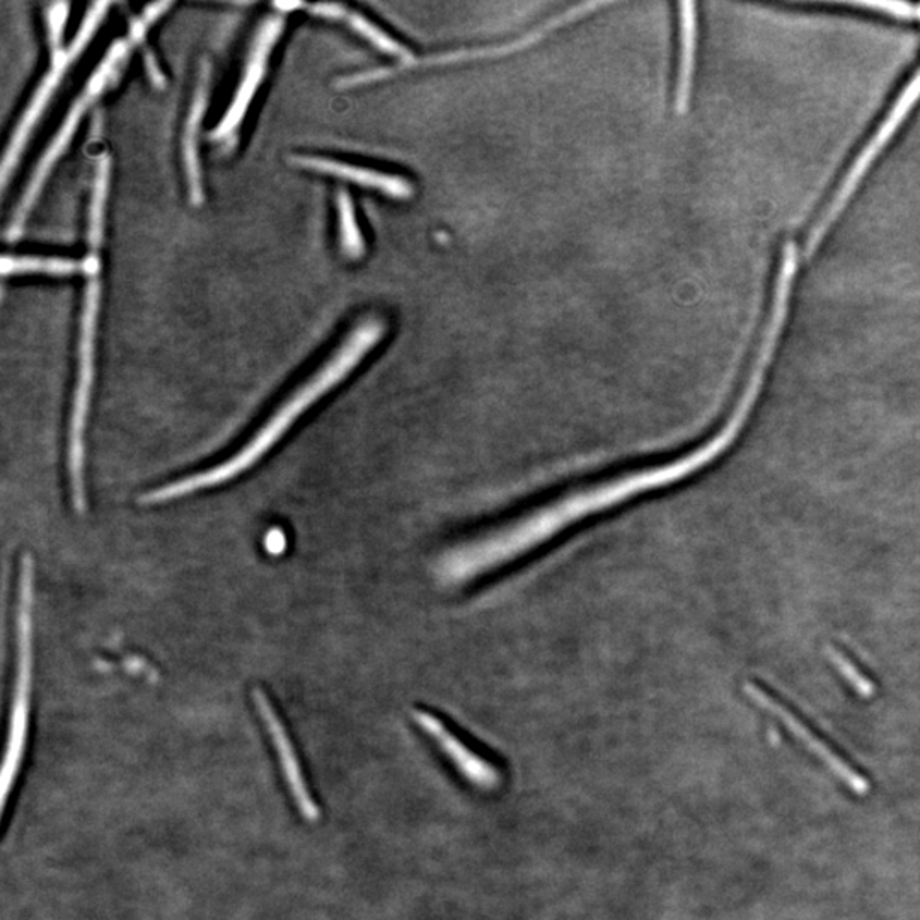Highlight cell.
I'll return each mask as SVG.
<instances>
[{
	"label": "cell",
	"instance_id": "obj_6",
	"mask_svg": "<svg viewBox=\"0 0 920 920\" xmlns=\"http://www.w3.org/2000/svg\"><path fill=\"white\" fill-rule=\"evenodd\" d=\"M413 720L430 736L431 740L442 748V752L445 753L446 759L451 760L458 774L469 781L473 786L484 792H493L502 784V771L493 760L482 756L473 745L467 744L463 736L449 726V723L439 714L431 713L427 709H415Z\"/></svg>",
	"mask_w": 920,
	"mask_h": 920
},
{
	"label": "cell",
	"instance_id": "obj_18",
	"mask_svg": "<svg viewBox=\"0 0 920 920\" xmlns=\"http://www.w3.org/2000/svg\"><path fill=\"white\" fill-rule=\"evenodd\" d=\"M348 21L352 24L353 29L355 32L360 33L361 36L368 39V41H372L377 48L380 50L385 51L389 56L397 57V59L403 60L404 63H409L412 60H415L413 57L412 50H407L404 45H401L400 41L396 39L391 38L388 33L382 32V29L377 28L376 24L370 23V21L365 20L361 17L360 14H355V12H348Z\"/></svg>",
	"mask_w": 920,
	"mask_h": 920
},
{
	"label": "cell",
	"instance_id": "obj_13",
	"mask_svg": "<svg viewBox=\"0 0 920 920\" xmlns=\"http://www.w3.org/2000/svg\"><path fill=\"white\" fill-rule=\"evenodd\" d=\"M208 93H210V65H208V62H204L198 84H196L188 122H186V128H184L183 140L184 168H186V176H188L189 198L195 205H200L204 201L200 161H198V130H200L201 120H204L205 111H207Z\"/></svg>",
	"mask_w": 920,
	"mask_h": 920
},
{
	"label": "cell",
	"instance_id": "obj_2",
	"mask_svg": "<svg viewBox=\"0 0 920 920\" xmlns=\"http://www.w3.org/2000/svg\"><path fill=\"white\" fill-rule=\"evenodd\" d=\"M385 331H388V324L382 319L370 318L361 321L346 336L333 357L279 407V412L268 419L265 427L237 454L212 469L149 491L142 496V503L159 505V503L173 502L177 498L188 496L196 491L208 490L213 486L232 481L247 469H252L259 458L265 457L271 446L285 436V431L297 421V418H300L314 403H318L324 394L333 391L364 361L368 353L372 352L385 336Z\"/></svg>",
	"mask_w": 920,
	"mask_h": 920
},
{
	"label": "cell",
	"instance_id": "obj_17",
	"mask_svg": "<svg viewBox=\"0 0 920 920\" xmlns=\"http://www.w3.org/2000/svg\"><path fill=\"white\" fill-rule=\"evenodd\" d=\"M108 180H110V157L102 156L98 171H96L95 192H93V201H90V252H98L99 243H101L102 212H105V201H107Z\"/></svg>",
	"mask_w": 920,
	"mask_h": 920
},
{
	"label": "cell",
	"instance_id": "obj_20",
	"mask_svg": "<svg viewBox=\"0 0 920 920\" xmlns=\"http://www.w3.org/2000/svg\"><path fill=\"white\" fill-rule=\"evenodd\" d=\"M831 659L832 662L837 665L838 672L844 675V677L849 680L850 686L854 689L858 690L859 694H862L864 698H870L871 694H874V686L871 684L864 675L859 672L849 660L844 657L843 653H838V651L832 650L831 651Z\"/></svg>",
	"mask_w": 920,
	"mask_h": 920
},
{
	"label": "cell",
	"instance_id": "obj_14",
	"mask_svg": "<svg viewBox=\"0 0 920 920\" xmlns=\"http://www.w3.org/2000/svg\"><path fill=\"white\" fill-rule=\"evenodd\" d=\"M680 65H678L677 105L678 113H686L692 89L694 60L698 47V16L694 2H680Z\"/></svg>",
	"mask_w": 920,
	"mask_h": 920
},
{
	"label": "cell",
	"instance_id": "obj_4",
	"mask_svg": "<svg viewBox=\"0 0 920 920\" xmlns=\"http://www.w3.org/2000/svg\"><path fill=\"white\" fill-rule=\"evenodd\" d=\"M99 283L98 274L90 277L84 302L78 343V373L75 385L74 409H72L71 433H69V473H71L72 500L78 514L86 512V486H84V463H86L87 415H89L90 391L95 379V338L98 321Z\"/></svg>",
	"mask_w": 920,
	"mask_h": 920
},
{
	"label": "cell",
	"instance_id": "obj_5",
	"mask_svg": "<svg viewBox=\"0 0 920 920\" xmlns=\"http://www.w3.org/2000/svg\"><path fill=\"white\" fill-rule=\"evenodd\" d=\"M919 98L920 72L916 75L912 83L909 84V87L904 90V95H901V98L898 99L897 105L893 107L892 113H890L888 118H886V122L878 128L873 140L864 147L861 156L858 157V161L854 162L849 174H847L846 180H844L843 186L838 188L837 195H835L831 207H829V210L823 213L819 225L811 231L807 243L808 255H811V253L817 249V246L822 243L823 237H825L826 232L831 229L832 223H834L835 219L841 216V212H843L847 201L850 200V196H852L856 188H858L859 181L864 177L866 171H868L870 165L873 164L874 159L880 156L883 147L886 146V142H888L890 138L893 137V134L897 132L898 126H900V123L904 122L905 116L909 114L910 108L919 101Z\"/></svg>",
	"mask_w": 920,
	"mask_h": 920
},
{
	"label": "cell",
	"instance_id": "obj_11",
	"mask_svg": "<svg viewBox=\"0 0 920 920\" xmlns=\"http://www.w3.org/2000/svg\"><path fill=\"white\" fill-rule=\"evenodd\" d=\"M89 99H93V96L86 93L84 98L75 102L71 113L65 118L62 128L59 130V134H57L50 147H48L47 152H45L44 159L39 161L38 168H36L32 181H29L28 188H26L23 198H21L20 207H17L16 213H14V219H12L11 228L8 231L9 240H16L20 232L23 231L24 220L28 217L33 204L38 198L41 186H44L51 168L56 164L57 159L62 156L63 150L69 146V142L72 140V135H74L75 128H77L78 122H81V118H83L84 111H86Z\"/></svg>",
	"mask_w": 920,
	"mask_h": 920
},
{
	"label": "cell",
	"instance_id": "obj_10",
	"mask_svg": "<svg viewBox=\"0 0 920 920\" xmlns=\"http://www.w3.org/2000/svg\"><path fill=\"white\" fill-rule=\"evenodd\" d=\"M292 162L298 168L343 177V180L360 184L365 188L377 189V192L384 193V195L396 198V200H409L415 195V186L404 177L396 176V174L379 173L373 169L357 168V165L324 159V157L294 156Z\"/></svg>",
	"mask_w": 920,
	"mask_h": 920
},
{
	"label": "cell",
	"instance_id": "obj_21",
	"mask_svg": "<svg viewBox=\"0 0 920 920\" xmlns=\"http://www.w3.org/2000/svg\"><path fill=\"white\" fill-rule=\"evenodd\" d=\"M68 17V2H57L48 11V35H50L51 48H53L56 56H59L60 51H62L60 47H62L63 32H65Z\"/></svg>",
	"mask_w": 920,
	"mask_h": 920
},
{
	"label": "cell",
	"instance_id": "obj_16",
	"mask_svg": "<svg viewBox=\"0 0 920 920\" xmlns=\"http://www.w3.org/2000/svg\"><path fill=\"white\" fill-rule=\"evenodd\" d=\"M338 219H340V241L348 258L358 259L365 255V241L358 228L355 208L348 193H338Z\"/></svg>",
	"mask_w": 920,
	"mask_h": 920
},
{
	"label": "cell",
	"instance_id": "obj_9",
	"mask_svg": "<svg viewBox=\"0 0 920 920\" xmlns=\"http://www.w3.org/2000/svg\"><path fill=\"white\" fill-rule=\"evenodd\" d=\"M745 692H747L748 696H750V698L760 706V708L768 709L769 713L781 717V720L784 721V725L792 729V732L798 736L799 740L804 741V744L810 748L814 756L820 757V759H822L823 762H825V764L829 765V768H831L832 771H834L835 774H837L854 793H858V795H866V793H868V789H870L868 781H866L862 775H859L858 772L854 771V769H850L849 765L841 759V757L835 756L831 748L826 747V745L820 740L819 736H814L813 733L808 729V726L805 725V723H801V721H799L798 717L789 711V709L784 708L781 702L772 699L765 690L760 689V687L752 686V684L745 687Z\"/></svg>",
	"mask_w": 920,
	"mask_h": 920
},
{
	"label": "cell",
	"instance_id": "obj_1",
	"mask_svg": "<svg viewBox=\"0 0 920 920\" xmlns=\"http://www.w3.org/2000/svg\"><path fill=\"white\" fill-rule=\"evenodd\" d=\"M744 421L745 416L733 413L728 425L711 442L684 457L585 486L484 536L446 549L436 564L437 580L443 587L470 584L520 560L591 515L603 514L641 494L686 479L725 451Z\"/></svg>",
	"mask_w": 920,
	"mask_h": 920
},
{
	"label": "cell",
	"instance_id": "obj_22",
	"mask_svg": "<svg viewBox=\"0 0 920 920\" xmlns=\"http://www.w3.org/2000/svg\"><path fill=\"white\" fill-rule=\"evenodd\" d=\"M310 11H312L314 14H318V16H326V17H343L346 14V9L341 8V5H336V4H328V5L318 4V5H314V8L310 9Z\"/></svg>",
	"mask_w": 920,
	"mask_h": 920
},
{
	"label": "cell",
	"instance_id": "obj_8",
	"mask_svg": "<svg viewBox=\"0 0 920 920\" xmlns=\"http://www.w3.org/2000/svg\"><path fill=\"white\" fill-rule=\"evenodd\" d=\"M253 701H255L256 709H258L259 716L265 721L268 733H270L271 740H273L277 752H279L280 764H282L283 774H285L286 783L291 786L292 796H294L295 804L298 810L304 814L307 822H318L321 817L318 804L314 801L310 796L309 787L304 781L300 764H298L297 756H295V748L292 745L289 733L285 732L282 720L271 706L265 690L256 687L253 690Z\"/></svg>",
	"mask_w": 920,
	"mask_h": 920
},
{
	"label": "cell",
	"instance_id": "obj_3",
	"mask_svg": "<svg viewBox=\"0 0 920 920\" xmlns=\"http://www.w3.org/2000/svg\"><path fill=\"white\" fill-rule=\"evenodd\" d=\"M17 674L12 702L11 732H9L8 756L2 774V804L8 799L12 781L23 759L26 732H28L29 690L33 674V603H35V563L24 554L20 569L17 591Z\"/></svg>",
	"mask_w": 920,
	"mask_h": 920
},
{
	"label": "cell",
	"instance_id": "obj_24",
	"mask_svg": "<svg viewBox=\"0 0 920 920\" xmlns=\"http://www.w3.org/2000/svg\"><path fill=\"white\" fill-rule=\"evenodd\" d=\"M146 60L147 65H149L150 77H152V81L154 83H156V86L164 87V75H162L161 72H159V69H157L156 62H154V59L152 57H150V53H147Z\"/></svg>",
	"mask_w": 920,
	"mask_h": 920
},
{
	"label": "cell",
	"instance_id": "obj_23",
	"mask_svg": "<svg viewBox=\"0 0 920 920\" xmlns=\"http://www.w3.org/2000/svg\"><path fill=\"white\" fill-rule=\"evenodd\" d=\"M169 8H171V2H159V4H150L149 8L146 9V12H144V26H146V24L154 23V21H156L157 17L161 16V14H164L165 9Z\"/></svg>",
	"mask_w": 920,
	"mask_h": 920
},
{
	"label": "cell",
	"instance_id": "obj_7",
	"mask_svg": "<svg viewBox=\"0 0 920 920\" xmlns=\"http://www.w3.org/2000/svg\"><path fill=\"white\" fill-rule=\"evenodd\" d=\"M282 17H270L261 24V28L256 35L255 45H253L252 56L247 60V68L243 81H241V86L235 90V98L229 107L228 113L223 114L222 122L213 130V140L228 138L243 122L244 114H246L247 108L252 105L256 90L261 84L271 50H273L279 36L282 35Z\"/></svg>",
	"mask_w": 920,
	"mask_h": 920
},
{
	"label": "cell",
	"instance_id": "obj_19",
	"mask_svg": "<svg viewBox=\"0 0 920 920\" xmlns=\"http://www.w3.org/2000/svg\"><path fill=\"white\" fill-rule=\"evenodd\" d=\"M108 8H110V5H108L107 2H98V4L93 5L90 11L87 12L86 20H84L83 26L78 29L77 36H75L74 41H72L71 47H69V50L65 51L69 59H71V62H74V60L83 53L84 48L87 47L90 38H93L96 29H98L102 17L107 14Z\"/></svg>",
	"mask_w": 920,
	"mask_h": 920
},
{
	"label": "cell",
	"instance_id": "obj_15",
	"mask_svg": "<svg viewBox=\"0 0 920 920\" xmlns=\"http://www.w3.org/2000/svg\"><path fill=\"white\" fill-rule=\"evenodd\" d=\"M81 270L78 262L62 258H35V256H4L2 274L47 273L69 277Z\"/></svg>",
	"mask_w": 920,
	"mask_h": 920
},
{
	"label": "cell",
	"instance_id": "obj_12",
	"mask_svg": "<svg viewBox=\"0 0 920 920\" xmlns=\"http://www.w3.org/2000/svg\"><path fill=\"white\" fill-rule=\"evenodd\" d=\"M71 63V59H69L65 51H60L59 56H53V69H51L50 74L41 83L39 89L36 90L35 98H33L32 105H29L24 116L21 118L16 134L12 137L11 146H9L8 152H5L4 165H2V186L4 188L8 186L12 171L16 168L17 162H20L21 154H23L24 146L28 142L29 134L35 128L38 118L44 113L47 102L50 101L51 95H53V90L59 86L63 72H65V69Z\"/></svg>",
	"mask_w": 920,
	"mask_h": 920
}]
</instances>
